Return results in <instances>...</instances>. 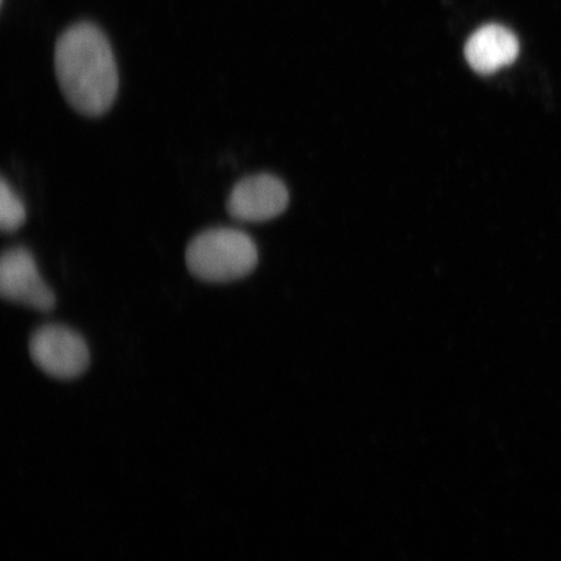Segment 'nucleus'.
<instances>
[{
    "mask_svg": "<svg viewBox=\"0 0 561 561\" xmlns=\"http://www.w3.org/2000/svg\"><path fill=\"white\" fill-rule=\"evenodd\" d=\"M55 72L70 107L101 117L114 105L121 77L114 50L100 26L80 21L61 33L55 45Z\"/></svg>",
    "mask_w": 561,
    "mask_h": 561,
    "instance_id": "nucleus-1",
    "label": "nucleus"
},
{
    "mask_svg": "<svg viewBox=\"0 0 561 561\" xmlns=\"http://www.w3.org/2000/svg\"><path fill=\"white\" fill-rule=\"evenodd\" d=\"M185 261L195 278L227 284L251 275L259 263V252L254 240L244 231L213 228L193 238Z\"/></svg>",
    "mask_w": 561,
    "mask_h": 561,
    "instance_id": "nucleus-2",
    "label": "nucleus"
},
{
    "mask_svg": "<svg viewBox=\"0 0 561 561\" xmlns=\"http://www.w3.org/2000/svg\"><path fill=\"white\" fill-rule=\"evenodd\" d=\"M30 353L35 366L58 380H73L90 366L87 341L65 325L47 324L34 331Z\"/></svg>",
    "mask_w": 561,
    "mask_h": 561,
    "instance_id": "nucleus-3",
    "label": "nucleus"
},
{
    "mask_svg": "<svg viewBox=\"0 0 561 561\" xmlns=\"http://www.w3.org/2000/svg\"><path fill=\"white\" fill-rule=\"evenodd\" d=\"M0 296L41 312H50L56 306L54 291L41 277L32 252L24 245L5 250L0 259Z\"/></svg>",
    "mask_w": 561,
    "mask_h": 561,
    "instance_id": "nucleus-4",
    "label": "nucleus"
},
{
    "mask_svg": "<svg viewBox=\"0 0 561 561\" xmlns=\"http://www.w3.org/2000/svg\"><path fill=\"white\" fill-rule=\"evenodd\" d=\"M289 206V192L283 181L268 173L252 174L238 181L229 194L227 210L242 222H264Z\"/></svg>",
    "mask_w": 561,
    "mask_h": 561,
    "instance_id": "nucleus-5",
    "label": "nucleus"
},
{
    "mask_svg": "<svg viewBox=\"0 0 561 561\" xmlns=\"http://www.w3.org/2000/svg\"><path fill=\"white\" fill-rule=\"evenodd\" d=\"M468 65L480 75H493L508 67L520 54V44L507 27L490 24L476 31L466 45Z\"/></svg>",
    "mask_w": 561,
    "mask_h": 561,
    "instance_id": "nucleus-6",
    "label": "nucleus"
},
{
    "mask_svg": "<svg viewBox=\"0 0 561 561\" xmlns=\"http://www.w3.org/2000/svg\"><path fill=\"white\" fill-rule=\"evenodd\" d=\"M26 221V209L20 196L2 179L0 184V229L3 233H15Z\"/></svg>",
    "mask_w": 561,
    "mask_h": 561,
    "instance_id": "nucleus-7",
    "label": "nucleus"
},
{
    "mask_svg": "<svg viewBox=\"0 0 561 561\" xmlns=\"http://www.w3.org/2000/svg\"><path fill=\"white\" fill-rule=\"evenodd\" d=\"M2 3H3V0H2Z\"/></svg>",
    "mask_w": 561,
    "mask_h": 561,
    "instance_id": "nucleus-8",
    "label": "nucleus"
}]
</instances>
